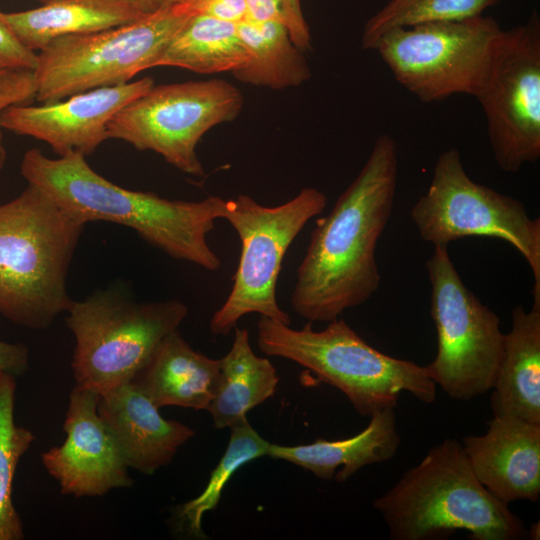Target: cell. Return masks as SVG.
I'll return each instance as SVG.
<instances>
[{
	"instance_id": "6da1fadb",
	"label": "cell",
	"mask_w": 540,
	"mask_h": 540,
	"mask_svg": "<svg viewBox=\"0 0 540 540\" xmlns=\"http://www.w3.org/2000/svg\"><path fill=\"white\" fill-rule=\"evenodd\" d=\"M397 177V144L383 134L356 178L311 232L290 297L300 317L329 322L377 292L381 277L376 247L392 214Z\"/></svg>"
},
{
	"instance_id": "44dd1931",
	"label": "cell",
	"mask_w": 540,
	"mask_h": 540,
	"mask_svg": "<svg viewBox=\"0 0 540 540\" xmlns=\"http://www.w3.org/2000/svg\"><path fill=\"white\" fill-rule=\"evenodd\" d=\"M4 16L19 39L36 52L61 36L99 32L148 15L125 0H52Z\"/></svg>"
},
{
	"instance_id": "7a4b0ae2",
	"label": "cell",
	"mask_w": 540,
	"mask_h": 540,
	"mask_svg": "<svg viewBox=\"0 0 540 540\" xmlns=\"http://www.w3.org/2000/svg\"><path fill=\"white\" fill-rule=\"evenodd\" d=\"M20 171L28 184L49 194L85 224L106 221L131 228L170 257L217 271L221 260L207 242L225 200H171L123 188L93 170L79 153L56 159L37 148L25 152Z\"/></svg>"
},
{
	"instance_id": "4316f807",
	"label": "cell",
	"mask_w": 540,
	"mask_h": 540,
	"mask_svg": "<svg viewBox=\"0 0 540 540\" xmlns=\"http://www.w3.org/2000/svg\"><path fill=\"white\" fill-rule=\"evenodd\" d=\"M502 0H390L371 17L363 31L362 47L372 49L375 41L396 27L472 18Z\"/></svg>"
},
{
	"instance_id": "ba28073f",
	"label": "cell",
	"mask_w": 540,
	"mask_h": 540,
	"mask_svg": "<svg viewBox=\"0 0 540 540\" xmlns=\"http://www.w3.org/2000/svg\"><path fill=\"white\" fill-rule=\"evenodd\" d=\"M326 204V195L312 187L301 189L277 206L261 205L245 194L225 200L222 219L238 234L241 254L231 291L211 318L213 335H228L243 316L251 313L291 324L276 298L282 261L291 243Z\"/></svg>"
},
{
	"instance_id": "d4e9b609",
	"label": "cell",
	"mask_w": 540,
	"mask_h": 540,
	"mask_svg": "<svg viewBox=\"0 0 540 540\" xmlns=\"http://www.w3.org/2000/svg\"><path fill=\"white\" fill-rule=\"evenodd\" d=\"M16 377L0 374V540H21L23 525L12 500L18 462L34 435L14 421Z\"/></svg>"
},
{
	"instance_id": "ac0fdd59",
	"label": "cell",
	"mask_w": 540,
	"mask_h": 540,
	"mask_svg": "<svg viewBox=\"0 0 540 540\" xmlns=\"http://www.w3.org/2000/svg\"><path fill=\"white\" fill-rule=\"evenodd\" d=\"M220 375V359L194 350L179 330L166 336L132 380L158 408L208 410Z\"/></svg>"
},
{
	"instance_id": "8fae6325",
	"label": "cell",
	"mask_w": 540,
	"mask_h": 540,
	"mask_svg": "<svg viewBox=\"0 0 540 540\" xmlns=\"http://www.w3.org/2000/svg\"><path fill=\"white\" fill-rule=\"evenodd\" d=\"M422 240L446 245L469 236L498 238L524 257L534 277L533 305L540 306V219L524 204L474 182L456 148L438 157L430 185L411 209Z\"/></svg>"
},
{
	"instance_id": "4fadbf2b",
	"label": "cell",
	"mask_w": 540,
	"mask_h": 540,
	"mask_svg": "<svg viewBox=\"0 0 540 540\" xmlns=\"http://www.w3.org/2000/svg\"><path fill=\"white\" fill-rule=\"evenodd\" d=\"M499 168L517 173L540 158V19L502 30L475 96Z\"/></svg>"
},
{
	"instance_id": "9a60e30c",
	"label": "cell",
	"mask_w": 540,
	"mask_h": 540,
	"mask_svg": "<svg viewBox=\"0 0 540 540\" xmlns=\"http://www.w3.org/2000/svg\"><path fill=\"white\" fill-rule=\"evenodd\" d=\"M153 86V79L145 77L40 106L12 105L0 113V127L46 142L59 157L72 153L86 157L108 139L113 116Z\"/></svg>"
},
{
	"instance_id": "cb8c5ba5",
	"label": "cell",
	"mask_w": 540,
	"mask_h": 540,
	"mask_svg": "<svg viewBox=\"0 0 540 540\" xmlns=\"http://www.w3.org/2000/svg\"><path fill=\"white\" fill-rule=\"evenodd\" d=\"M250 58L233 75L238 80L275 90L299 86L311 77L303 52L287 28L275 22L237 24Z\"/></svg>"
},
{
	"instance_id": "d6a6232c",
	"label": "cell",
	"mask_w": 540,
	"mask_h": 540,
	"mask_svg": "<svg viewBox=\"0 0 540 540\" xmlns=\"http://www.w3.org/2000/svg\"><path fill=\"white\" fill-rule=\"evenodd\" d=\"M144 15H151L166 7L174 0H125Z\"/></svg>"
},
{
	"instance_id": "83f0119b",
	"label": "cell",
	"mask_w": 540,
	"mask_h": 540,
	"mask_svg": "<svg viewBox=\"0 0 540 540\" xmlns=\"http://www.w3.org/2000/svg\"><path fill=\"white\" fill-rule=\"evenodd\" d=\"M245 1L246 21L279 23L287 28L293 43L302 52L311 49V35L302 13L300 0Z\"/></svg>"
},
{
	"instance_id": "8992f818",
	"label": "cell",
	"mask_w": 540,
	"mask_h": 540,
	"mask_svg": "<svg viewBox=\"0 0 540 540\" xmlns=\"http://www.w3.org/2000/svg\"><path fill=\"white\" fill-rule=\"evenodd\" d=\"M66 324L75 338L76 385L99 394L131 382L162 340L188 314L179 300L136 302L123 286L71 302Z\"/></svg>"
},
{
	"instance_id": "52a82bcc",
	"label": "cell",
	"mask_w": 540,
	"mask_h": 540,
	"mask_svg": "<svg viewBox=\"0 0 540 540\" xmlns=\"http://www.w3.org/2000/svg\"><path fill=\"white\" fill-rule=\"evenodd\" d=\"M193 15L189 1L176 0L129 24L51 40L37 52L35 100L51 103L129 82L156 67L168 43Z\"/></svg>"
},
{
	"instance_id": "3957f363",
	"label": "cell",
	"mask_w": 540,
	"mask_h": 540,
	"mask_svg": "<svg viewBox=\"0 0 540 540\" xmlns=\"http://www.w3.org/2000/svg\"><path fill=\"white\" fill-rule=\"evenodd\" d=\"M373 507L391 540H440L458 530L473 540H519L526 527L474 475L461 442L444 439L406 470Z\"/></svg>"
},
{
	"instance_id": "484cf974",
	"label": "cell",
	"mask_w": 540,
	"mask_h": 540,
	"mask_svg": "<svg viewBox=\"0 0 540 540\" xmlns=\"http://www.w3.org/2000/svg\"><path fill=\"white\" fill-rule=\"evenodd\" d=\"M228 446L209 481L196 498L179 506L178 516L188 532L196 538H205L201 521L203 515L217 507L224 486L241 466L268 454L270 443L250 425L247 417L230 427Z\"/></svg>"
},
{
	"instance_id": "836d02e7",
	"label": "cell",
	"mask_w": 540,
	"mask_h": 540,
	"mask_svg": "<svg viewBox=\"0 0 540 540\" xmlns=\"http://www.w3.org/2000/svg\"><path fill=\"white\" fill-rule=\"evenodd\" d=\"M37 1H39L42 4H45V3L49 2V1H52V0H37Z\"/></svg>"
},
{
	"instance_id": "2e32d148",
	"label": "cell",
	"mask_w": 540,
	"mask_h": 540,
	"mask_svg": "<svg viewBox=\"0 0 540 540\" xmlns=\"http://www.w3.org/2000/svg\"><path fill=\"white\" fill-rule=\"evenodd\" d=\"M461 445L476 478L500 501L539 499L540 424L493 416L484 434Z\"/></svg>"
},
{
	"instance_id": "ffe728a7",
	"label": "cell",
	"mask_w": 540,
	"mask_h": 540,
	"mask_svg": "<svg viewBox=\"0 0 540 540\" xmlns=\"http://www.w3.org/2000/svg\"><path fill=\"white\" fill-rule=\"evenodd\" d=\"M511 329L491 394L493 416L540 424V306L512 310Z\"/></svg>"
},
{
	"instance_id": "f546056e",
	"label": "cell",
	"mask_w": 540,
	"mask_h": 540,
	"mask_svg": "<svg viewBox=\"0 0 540 540\" xmlns=\"http://www.w3.org/2000/svg\"><path fill=\"white\" fill-rule=\"evenodd\" d=\"M0 65L34 70L37 65V52L28 48L16 35L0 10Z\"/></svg>"
},
{
	"instance_id": "5bb4252c",
	"label": "cell",
	"mask_w": 540,
	"mask_h": 540,
	"mask_svg": "<svg viewBox=\"0 0 540 540\" xmlns=\"http://www.w3.org/2000/svg\"><path fill=\"white\" fill-rule=\"evenodd\" d=\"M99 398L98 392L75 385L63 425L67 437L41 456L63 494L97 497L133 483L119 446L98 413Z\"/></svg>"
},
{
	"instance_id": "4dcf8cb0",
	"label": "cell",
	"mask_w": 540,
	"mask_h": 540,
	"mask_svg": "<svg viewBox=\"0 0 540 540\" xmlns=\"http://www.w3.org/2000/svg\"><path fill=\"white\" fill-rule=\"evenodd\" d=\"M176 1V0H175ZM195 14L240 24L247 19L245 0H187Z\"/></svg>"
},
{
	"instance_id": "30bf717a",
	"label": "cell",
	"mask_w": 540,
	"mask_h": 540,
	"mask_svg": "<svg viewBox=\"0 0 540 540\" xmlns=\"http://www.w3.org/2000/svg\"><path fill=\"white\" fill-rule=\"evenodd\" d=\"M503 29L492 17L434 21L384 32L374 43L394 78L425 103L476 96Z\"/></svg>"
},
{
	"instance_id": "5b68a950",
	"label": "cell",
	"mask_w": 540,
	"mask_h": 540,
	"mask_svg": "<svg viewBox=\"0 0 540 540\" xmlns=\"http://www.w3.org/2000/svg\"><path fill=\"white\" fill-rule=\"evenodd\" d=\"M257 344L266 355L291 360L348 398L362 416L397 406L402 392L423 403L436 399V384L426 366L386 355L364 341L342 318L316 331L260 316Z\"/></svg>"
},
{
	"instance_id": "d6986e66",
	"label": "cell",
	"mask_w": 540,
	"mask_h": 540,
	"mask_svg": "<svg viewBox=\"0 0 540 540\" xmlns=\"http://www.w3.org/2000/svg\"><path fill=\"white\" fill-rule=\"evenodd\" d=\"M399 445L394 409L386 408L372 414L366 428L350 438L317 439L296 446L270 443L267 456L291 462L320 479L342 483L367 465L393 458Z\"/></svg>"
},
{
	"instance_id": "1f68e13d",
	"label": "cell",
	"mask_w": 540,
	"mask_h": 540,
	"mask_svg": "<svg viewBox=\"0 0 540 540\" xmlns=\"http://www.w3.org/2000/svg\"><path fill=\"white\" fill-rule=\"evenodd\" d=\"M29 366V350L22 343L0 340V374L8 373L14 377L23 375Z\"/></svg>"
},
{
	"instance_id": "e575fe53",
	"label": "cell",
	"mask_w": 540,
	"mask_h": 540,
	"mask_svg": "<svg viewBox=\"0 0 540 540\" xmlns=\"http://www.w3.org/2000/svg\"><path fill=\"white\" fill-rule=\"evenodd\" d=\"M175 1V0H174Z\"/></svg>"
},
{
	"instance_id": "e0dca14e",
	"label": "cell",
	"mask_w": 540,
	"mask_h": 540,
	"mask_svg": "<svg viewBox=\"0 0 540 540\" xmlns=\"http://www.w3.org/2000/svg\"><path fill=\"white\" fill-rule=\"evenodd\" d=\"M98 413L114 436L128 467L151 475L168 465L195 431L166 420L132 381L100 394Z\"/></svg>"
},
{
	"instance_id": "f1b7e54d",
	"label": "cell",
	"mask_w": 540,
	"mask_h": 540,
	"mask_svg": "<svg viewBox=\"0 0 540 540\" xmlns=\"http://www.w3.org/2000/svg\"><path fill=\"white\" fill-rule=\"evenodd\" d=\"M36 87L32 70L0 65V113L12 105H27L35 100ZM6 161L4 137L0 127V173Z\"/></svg>"
},
{
	"instance_id": "603a6c76",
	"label": "cell",
	"mask_w": 540,
	"mask_h": 540,
	"mask_svg": "<svg viewBox=\"0 0 540 540\" xmlns=\"http://www.w3.org/2000/svg\"><path fill=\"white\" fill-rule=\"evenodd\" d=\"M249 58L237 24L195 14L168 43L156 67L173 66L204 74L234 72Z\"/></svg>"
},
{
	"instance_id": "9c48e42d",
	"label": "cell",
	"mask_w": 540,
	"mask_h": 540,
	"mask_svg": "<svg viewBox=\"0 0 540 540\" xmlns=\"http://www.w3.org/2000/svg\"><path fill=\"white\" fill-rule=\"evenodd\" d=\"M426 268L437 332V353L426 369L450 398L472 400L494 386L504 352L500 319L462 282L446 245L434 247Z\"/></svg>"
},
{
	"instance_id": "277c9868",
	"label": "cell",
	"mask_w": 540,
	"mask_h": 540,
	"mask_svg": "<svg viewBox=\"0 0 540 540\" xmlns=\"http://www.w3.org/2000/svg\"><path fill=\"white\" fill-rule=\"evenodd\" d=\"M85 223L28 184L0 204V314L42 330L67 311L69 266Z\"/></svg>"
},
{
	"instance_id": "7402d4cb",
	"label": "cell",
	"mask_w": 540,
	"mask_h": 540,
	"mask_svg": "<svg viewBox=\"0 0 540 540\" xmlns=\"http://www.w3.org/2000/svg\"><path fill=\"white\" fill-rule=\"evenodd\" d=\"M234 333L231 349L220 359L217 390L207 410L216 428H230L246 418L274 395L279 382L272 363L253 352L248 329L236 326Z\"/></svg>"
},
{
	"instance_id": "7c38bea8",
	"label": "cell",
	"mask_w": 540,
	"mask_h": 540,
	"mask_svg": "<svg viewBox=\"0 0 540 540\" xmlns=\"http://www.w3.org/2000/svg\"><path fill=\"white\" fill-rule=\"evenodd\" d=\"M242 106L240 91L221 79L154 85L113 116L107 136L153 151L183 173L203 177L198 142L214 126L235 119Z\"/></svg>"
}]
</instances>
